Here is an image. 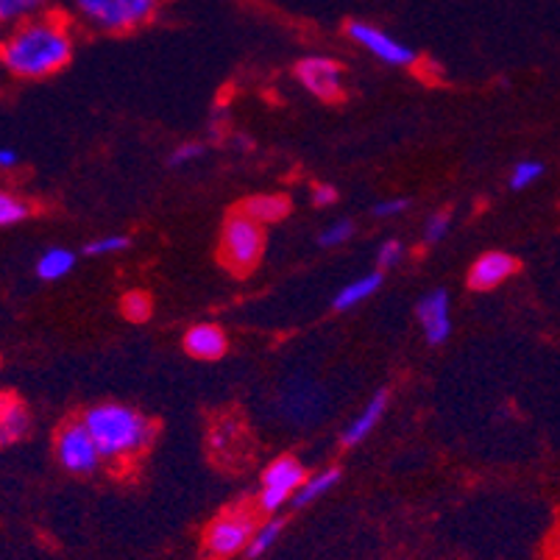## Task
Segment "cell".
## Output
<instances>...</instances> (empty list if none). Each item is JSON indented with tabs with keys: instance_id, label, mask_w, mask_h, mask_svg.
I'll return each instance as SVG.
<instances>
[{
	"instance_id": "1",
	"label": "cell",
	"mask_w": 560,
	"mask_h": 560,
	"mask_svg": "<svg viewBox=\"0 0 560 560\" xmlns=\"http://www.w3.org/2000/svg\"><path fill=\"white\" fill-rule=\"evenodd\" d=\"M73 32L65 18L56 14H34L23 20L0 43V65L14 79H48L68 68L73 59Z\"/></svg>"
},
{
	"instance_id": "2",
	"label": "cell",
	"mask_w": 560,
	"mask_h": 560,
	"mask_svg": "<svg viewBox=\"0 0 560 560\" xmlns=\"http://www.w3.org/2000/svg\"><path fill=\"white\" fill-rule=\"evenodd\" d=\"M81 421L98 444L104 460H131L154 444L156 427L151 424L149 416H142L129 405L104 401L90 407Z\"/></svg>"
},
{
	"instance_id": "3",
	"label": "cell",
	"mask_w": 560,
	"mask_h": 560,
	"mask_svg": "<svg viewBox=\"0 0 560 560\" xmlns=\"http://www.w3.org/2000/svg\"><path fill=\"white\" fill-rule=\"evenodd\" d=\"M160 0H70L73 14L93 32L129 34L149 23Z\"/></svg>"
},
{
	"instance_id": "4",
	"label": "cell",
	"mask_w": 560,
	"mask_h": 560,
	"mask_svg": "<svg viewBox=\"0 0 560 560\" xmlns=\"http://www.w3.org/2000/svg\"><path fill=\"white\" fill-rule=\"evenodd\" d=\"M265 254L262 223L252 221L243 212H234L221 234V259L232 273H248L259 265Z\"/></svg>"
},
{
	"instance_id": "5",
	"label": "cell",
	"mask_w": 560,
	"mask_h": 560,
	"mask_svg": "<svg viewBox=\"0 0 560 560\" xmlns=\"http://www.w3.org/2000/svg\"><path fill=\"white\" fill-rule=\"evenodd\" d=\"M257 524L259 522L254 518V513L243 511V508L221 513V516L212 518V524L203 533V552L212 560H229L237 558V555H246Z\"/></svg>"
},
{
	"instance_id": "6",
	"label": "cell",
	"mask_w": 560,
	"mask_h": 560,
	"mask_svg": "<svg viewBox=\"0 0 560 560\" xmlns=\"http://www.w3.org/2000/svg\"><path fill=\"white\" fill-rule=\"evenodd\" d=\"M307 471H304L302 460H296L293 455H282L271 463V466L262 471V482H259L257 505L262 513H279L284 505H293V497L299 493V488L307 480Z\"/></svg>"
},
{
	"instance_id": "7",
	"label": "cell",
	"mask_w": 560,
	"mask_h": 560,
	"mask_svg": "<svg viewBox=\"0 0 560 560\" xmlns=\"http://www.w3.org/2000/svg\"><path fill=\"white\" fill-rule=\"evenodd\" d=\"M54 452L59 466H62L65 471H70V475L79 477L95 475L101 463H104L98 444L93 441V435H90V430L84 427V421H68L62 430L56 432Z\"/></svg>"
},
{
	"instance_id": "8",
	"label": "cell",
	"mask_w": 560,
	"mask_h": 560,
	"mask_svg": "<svg viewBox=\"0 0 560 560\" xmlns=\"http://www.w3.org/2000/svg\"><path fill=\"white\" fill-rule=\"evenodd\" d=\"M346 34H349L351 43L360 45L365 54H371L374 59H380V62L385 65H394V68H412V65L419 62V56H416V50H412L410 45H405L401 39H396L394 34L385 32V28H380V25L374 23L354 20V23H349Z\"/></svg>"
},
{
	"instance_id": "9",
	"label": "cell",
	"mask_w": 560,
	"mask_h": 560,
	"mask_svg": "<svg viewBox=\"0 0 560 560\" xmlns=\"http://www.w3.org/2000/svg\"><path fill=\"white\" fill-rule=\"evenodd\" d=\"M296 79L320 101H338L343 95V68L329 56H304L296 65Z\"/></svg>"
},
{
	"instance_id": "10",
	"label": "cell",
	"mask_w": 560,
	"mask_h": 560,
	"mask_svg": "<svg viewBox=\"0 0 560 560\" xmlns=\"http://www.w3.org/2000/svg\"><path fill=\"white\" fill-rule=\"evenodd\" d=\"M446 290H430L421 302L416 304V318L421 324V332L430 346H444L452 335V307Z\"/></svg>"
},
{
	"instance_id": "11",
	"label": "cell",
	"mask_w": 560,
	"mask_h": 560,
	"mask_svg": "<svg viewBox=\"0 0 560 560\" xmlns=\"http://www.w3.org/2000/svg\"><path fill=\"white\" fill-rule=\"evenodd\" d=\"M516 271H518L516 257H511V254L505 252H488L471 265V271H468V288L493 290L502 282H508Z\"/></svg>"
},
{
	"instance_id": "12",
	"label": "cell",
	"mask_w": 560,
	"mask_h": 560,
	"mask_svg": "<svg viewBox=\"0 0 560 560\" xmlns=\"http://www.w3.org/2000/svg\"><path fill=\"white\" fill-rule=\"evenodd\" d=\"M385 410H388V390L382 388L376 390L374 396H371L369 401H365L363 407H360V412L354 416V419L346 424L343 430V438H340V444L343 446H358L363 444L365 438L371 435V432L380 427L382 416H385Z\"/></svg>"
},
{
	"instance_id": "13",
	"label": "cell",
	"mask_w": 560,
	"mask_h": 560,
	"mask_svg": "<svg viewBox=\"0 0 560 560\" xmlns=\"http://www.w3.org/2000/svg\"><path fill=\"white\" fill-rule=\"evenodd\" d=\"M229 349V338L218 324H196L185 332V351L196 360H221Z\"/></svg>"
},
{
	"instance_id": "14",
	"label": "cell",
	"mask_w": 560,
	"mask_h": 560,
	"mask_svg": "<svg viewBox=\"0 0 560 560\" xmlns=\"http://www.w3.org/2000/svg\"><path fill=\"white\" fill-rule=\"evenodd\" d=\"M32 430V416L14 396L0 394V446L18 444Z\"/></svg>"
},
{
	"instance_id": "15",
	"label": "cell",
	"mask_w": 560,
	"mask_h": 560,
	"mask_svg": "<svg viewBox=\"0 0 560 560\" xmlns=\"http://www.w3.org/2000/svg\"><path fill=\"white\" fill-rule=\"evenodd\" d=\"M382 282H385V277H382V271H371V273H363V277H358L354 282L343 284L340 288V293L335 296L332 307L338 310V313H343V310H351L358 307V304H363L365 299H371L376 293V290L382 288Z\"/></svg>"
},
{
	"instance_id": "16",
	"label": "cell",
	"mask_w": 560,
	"mask_h": 560,
	"mask_svg": "<svg viewBox=\"0 0 560 560\" xmlns=\"http://www.w3.org/2000/svg\"><path fill=\"white\" fill-rule=\"evenodd\" d=\"M243 215H248L252 221L257 223H277L282 221L284 215L290 212V201L284 196H271V192H265V196H252L243 201L241 207Z\"/></svg>"
},
{
	"instance_id": "17",
	"label": "cell",
	"mask_w": 560,
	"mask_h": 560,
	"mask_svg": "<svg viewBox=\"0 0 560 560\" xmlns=\"http://www.w3.org/2000/svg\"><path fill=\"white\" fill-rule=\"evenodd\" d=\"M340 482V468H324L318 475H310L304 480V486L299 488V493L293 497V508H307L313 502H318L320 497H327L335 486Z\"/></svg>"
},
{
	"instance_id": "18",
	"label": "cell",
	"mask_w": 560,
	"mask_h": 560,
	"mask_svg": "<svg viewBox=\"0 0 560 560\" xmlns=\"http://www.w3.org/2000/svg\"><path fill=\"white\" fill-rule=\"evenodd\" d=\"M75 254L70 248H48L43 257L37 259V277L43 282H59L73 271Z\"/></svg>"
},
{
	"instance_id": "19",
	"label": "cell",
	"mask_w": 560,
	"mask_h": 560,
	"mask_svg": "<svg viewBox=\"0 0 560 560\" xmlns=\"http://www.w3.org/2000/svg\"><path fill=\"white\" fill-rule=\"evenodd\" d=\"M282 529H284L282 518H268V522H259L257 529H254L252 544H248V549H246L248 558L257 560V558H262V555L271 552V549L277 547L279 538H282Z\"/></svg>"
},
{
	"instance_id": "20",
	"label": "cell",
	"mask_w": 560,
	"mask_h": 560,
	"mask_svg": "<svg viewBox=\"0 0 560 560\" xmlns=\"http://www.w3.org/2000/svg\"><path fill=\"white\" fill-rule=\"evenodd\" d=\"M48 0H0V25H18L23 20L43 14Z\"/></svg>"
},
{
	"instance_id": "21",
	"label": "cell",
	"mask_w": 560,
	"mask_h": 560,
	"mask_svg": "<svg viewBox=\"0 0 560 560\" xmlns=\"http://www.w3.org/2000/svg\"><path fill=\"white\" fill-rule=\"evenodd\" d=\"M28 215H32V207H28V201H23V198L14 196V192L0 190V229L14 226V223H23Z\"/></svg>"
},
{
	"instance_id": "22",
	"label": "cell",
	"mask_w": 560,
	"mask_h": 560,
	"mask_svg": "<svg viewBox=\"0 0 560 560\" xmlns=\"http://www.w3.org/2000/svg\"><path fill=\"white\" fill-rule=\"evenodd\" d=\"M541 176H544V162L522 160L511 171V179H508V185H511L513 190H527V187L536 185V182L541 179Z\"/></svg>"
},
{
	"instance_id": "23",
	"label": "cell",
	"mask_w": 560,
	"mask_h": 560,
	"mask_svg": "<svg viewBox=\"0 0 560 560\" xmlns=\"http://www.w3.org/2000/svg\"><path fill=\"white\" fill-rule=\"evenodd\" d=\"M131 246L126 234H106V237H95L93 243H86L84 254L86 257H109V254H120Z\"/></svg>"
},
{
	"instance_id": "24",
	"label": "cell",
	"mask_w": 560,
	"mask_h": 560,
	"mask_svg": "<svg viewBox=\"0 0 560 560\" xmlns=\"http://www.w3.org/2000/svg\"><path fill=\"white\" fill-rule=\"evenodd\" d=\"M124 315L129 320H135V324H142V320L151 318V296L149 293H142V290H131V293H126L124 296Z\"/></svg>"
},
{
	"instance_id": "25",
	"label": "cell",
	"mask_w": 560,
	"mask_h": 560,
	"mask_svg": "<svg viewBox=\"0 0 560 560\" xmlns=\"http://www.w3.org/2000/svg\"><path fill=\"white\" fill-rule=\"evenodd\" d=\"M351 234H354V223L335 221L318 234V246L320 248H338V246H343V243L351 241Z\"/></svg>"
},
{
	"instance_id": "26",
	"label": "cell",
	"mask_w": 560,
	"mask_h": 560,
	"mask_svg": "<svg viewBox=\"0 0 560 560\" xmlns=\"http://www.w3.org/2000/svg\"><path fill=\"white\" fill-rule=\"evenodd\" d=\"M450 226H452L450 212H435V215H430L424 223V243L444 241L446 234H450Z\"/></svg>"
},
{
	"instance_id": "27",
	"label": "cell",
	"mask_w": 560,
	"mask_h": 560,
	"mask_svg": "<svg viewBox=\"0 0 560 560\" xmlns=\"http://www.w3.org/2000/svg\"><path fill=\"white\" fill-rule=\"evenodd\" d=\"M401 257H405V246H401L399 241H385L376 248V265H380V271L399 265Z\"/></svg>"
},
{
	"instance_id": "28",
	"label": "cell",
	"mask_w": 560,
	"mask_h": 560,
	"mask_svg": "<svg viewBox=\"0 0 560 560\" xmlns=\"http://www.w3.org/2000/svg\"><path fill=\"white\" fill-rule=\"evenodd\" d=\"M201 154H203L201 142H185V145H179V149H176L171 156H167V165H171V167H185V165H190V162L201 160Z\"/></svg>"
},
{
	"instance_id": "29",
	"label": "cell",
	"mask_w": 560,
	"mask_h": 560,
	"mask_svg": "<svg viewBox=\"0 0 560 560\" xmlns=\"http://www.w3.org/2000/svg\"><path fill=\"white\" fill-rule=\"evenodd\" d=\"M410 210V201L407 198H385V201L374 203V215L376 218H394L401 215V212Z\"/></svg>"
},
{
	"instance_id": "30",
	"label": "cell",
	"mask_w": 560,
	"mask_h": 560,
	"mask_svg": "<svg viewBox=\"0 0 560 560\" xmlns=\"http://www.w3.org/2000/svg\"><path fill=\"white\" fill-rule=\"evenodd\" d=\"M335 201H338V190H335V187L320 185V187H315V190H313L315 207H332Z\"/></svg>"
},
{
	"instance_id": "31",
	"label": "cell",
	"mask_w": 560,
	"mask_h": 560,
	"mask_svg": "<svg viewBox=\"0 0 560 560\" xmlns=\"http://www.w3.org/2000/svg\"><path fill=\"white\" fill-rule=\"evenodd\" d=\"M20 156L14 149H0V171H12V167H18Z\"/></svg>"
}]
</instances>
